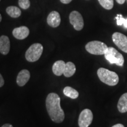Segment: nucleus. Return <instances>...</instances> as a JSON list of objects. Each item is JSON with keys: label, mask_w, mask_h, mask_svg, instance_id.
Returning a JSON list of instances; mask_svg holds the SVG:
<instances>
[{"label": "nucleus", "mask_w": 127, "mask_h": 127, "mask_svg": "<svg viewBox=\"0 0 127 127\" xmlns=\"http://www.w3.org/2000/svg\"><path fill=\"white\" fill-rule=\"evenodd\" d=\"M30 78V72L27 69H23L19 72L17 77V83L19 86L23 87L27 83Z\"/></svg>", "instance_id": "11"}, {"label": "nucleus", "mask_w": 127, "mask_h": 127, "mask_svg": "<svg viewBox=\"0 0 127 127\" xmlns=\"http://www.w3.org/2000/svg\"><path fill=\"white\" fill-rule=\"evenodd\" d=\"M105 59L111 64H115L120 66H123L124 64V58L123 55L113 47H108L104 54Z\"/></svg>", "instance_id": "3"}, {"label": "nucleus", "mask_w": 127, "mask_h": 127, "mask_svg": "<svg viewBox=\"0 0 127 127\" xmlns=\"http://www.w3.org/2000/svg\"><path fill=\"white\" fill-rule=\"evenodd\" d=\"M1 127H13L12 125H11L10 124H5L3 125Z\"/></svg>", "instance_id": "24"}, {"label": "nucleus", "mask_w": 127, "mask_h": 127, "mask_svg": "<svg viewBox=\"0 0 127 127\" xmlns=\"http://www.w3.org/2000/svg\"><path fill=\"white\" fill-rule=\"evenodd\" d=\"M6 12L12 18H18L21 14V9L15 6H9L6 9Z\"/></svg>", "instance_id": "17"}, {"label": "nucleus", "mask_w": 127, "mask_h": 127, "mask_svg": "<svg viewBox=\"0 0 127 127\" xmlns=\"http://www.w3.org/2000/svg\"><path fill=\"white\" fill-rule=\"evenodd\" d=\"M69 22L74 29L77 31H81L84 27V20L81 14L77 11L71 12L69 15Z\"/></svg>", "instance_id": "7"}, {"label": "nucleus", "mask_w": 127, "mask_h": 127, "mask_svg": "<svg viewBox=\"0 0 127 127\" xmlns=\"http://www.w3.org/2000/svg\"><path fill=\"white\" fill-rule=\"evenodd\" d=\"M72 1V0H60V1H61L62 3H63V4H69V3H70Z\"/></svg>", "instance_id": "21"}, {"label": "nucleus", "mask_w": 127, "mask_h": 127, "mask_svg": "<svg viewBox=\"0 0 127 127\" xmlns=\"http://www.w3.org/2000/svg\"><path fill=\"white\" fill-rule=\"evenodd\" d=\"M93 120V114L89 109H85L79 114L78 125L79 127H88Z\"/></svg>", "instance_id": "6"}, {"label": "nucleus", "mask_w": 127, "mask_h": 127, "mask_svg": "<svg viewBox=\"0 0 127 127\" xmlns=\"http://www.w3.org/2000/svg\"><path fill=\"white\" fill-rule=\"evenodd\" d=\"M10 50V41L7 36L2 35L0 37V52L3 55H7Z\"/></svg>", "instance_id": "12"}, {"label": "nucleus", "mask_w": 127, "mask_h": 127, "mask_svg": "<svg viewBox=\"0 0 127 127\" xmlns=\"http://www.w3.org/2000/svg\"><path fill=\"white\" fill-rule=\"evenodd\" d=\"M43 52V47L39 43H35L30 46L25 52V58L28 62L38 61Z\"/></svg>", "instance_id": "4"}, {"label": "nucleus", "mask_w": 127, "mask_h": 127, "mask_svg": "<svg viewBox=\"0 0 127 127\" xmlns=\"http://www.w3.org/2000/svg\"><path fill=\"white\" fill-rule=\"evenodd\" d=\"M97 75L101 81L109 86H115L119 82V77L117 74L106 68H99L97 71Z\"/></svg>", "instance_id": "2"}, {"label": "nucleus", "mask_w": 127, "mask_h": 127, "mask_svg": "<svg viewBox=\"0 0 127 127\" xmlns=\"http://www.w3.org/2000/svg\"><path fill=\"white\" fill-rule=\"evenodd\" d=\"M124 26L125 28H127V18L126 19V20H125V22L124 24Z\"/></svg>", "instance_id": "25"}, {"label": "nucleus", "mask_w": 127, "mask_h": 127, "mask_svg": "<svg viewBox=\"0 0 127 127\" xmlns=\"http://www.w3.org/2000/svg\"><path fill=\"white\" fill-rule=\"evenodd\" d=\"M65 64L66 63L62 60L55 62L52 66V71L54 74L57 76H61L64 74Z\"/></svg>", "instance_id": "13"}, {"label": "nucleus", "mask_w": 127, "mask_h": 127, "mask_svg": "<svg viewBox=\"0 0 127 127\" xmlns=\"http://www.w3.org/2000/svg\"><path fill=\"white\" fill-rule=\"evenodd\" d=\"M76 71V67L75 64L72 62L66 63L65 67L64 75L65 77H71L75 74Z\"/></svg>", "instance_id": "15"}, {"label": "nucleus", "mask_w": 127, "mask_h": 127, "mask_svg": "<svg viewBox=\"0 0 127 127\" xmlns=\"http://www.w3.org/2000/svg\"></svg>", "instance_id": "27"}, {"label": "nucleus", "mask_w": 127, "mask_h": 127, "mask_svg": "<svg viewBox=\"0 0 127 127\" xmlns=\"http://www.w3.org/2000/svg\"><path fill=\"white\" fill-rule=\"evenodd\" d=\"M98 2L104 8L110 10L114 7V0H98Z\"/></svg>", "instance_id": "18"}, {"label": "nucleus", "mask_w": 127, "mask_h": 127, "mask_svg": "<svg viewBox=\"0 0 127 127\" xmlns=\"http://www.w3.org/2000/svg\"><path fill=\"white\" fill-rule=\"evenodd\" d=\"M64 94L65 96L71 98V99H76L78 97L79 93L77 90L70 87H66L64 89Z\"/></svg>", "instance_id": "16"}, {"label": "nucleus", "mask_w": 127, "mask_h": 127, "mask_svg": "<svg viewBox=\"0 0 127 127\" xmlns=\"http://www.w3.org/2000/svg\"><path fill=\"white\" fill-rule=\"evenodd\" d=\"M118 111L121 113L127 112V93L124 94L119 99L117 105Z\"/></svg>", "instance_id": "14"}, {"label": "nucleus", "mask_w": 127, "mask_h": 127, "mask_svg": "<svg viewBox=\"0 0 127 127\" xmlns=\"http://www.w3.org/2000/svg\"><path fill=\"white\" fill-rule=\"evenodd\" d=\"M30 30L25 26L14 28L12 31V35L15 38L18 39H24L29 35Z\"/></svg>", "instance_id": "10"}, {"label": "nucleus", "mask_w": 127, "mask_h": 127, "mask_svg": "<svg viewBox=\"0 0 127 127\" xmlns=\"http://www.w3.org/2000/svg\"><path fill=\"white\" fill-rule=\"evenodd\" d=\"M125 1H126V0H116V1H117V2H118L119 4H124V2H125Z\"/></svg>", "instance_id": "22"}, {"label": "nucleus", "mask_w": 127, "mask_h": 127, "mask_svg": "<svg viewBox=\"0 0 127 127\" xmlns=\"http://www.w3.org/2000/svg\"><path fill=\"white\" fill-rule=\"evenodd\" d=\"M112 127H125L124 125L121 124H117L114 125V126H112Z\"/></svg>", "instance_id": "23"}, {"label": "nucleus", "mask_w": 127, "mask_h": 127, "mask_svg": "<svg viewBox=\"0 0 127 127\" xmlns=\"http://www.w3.org/2000/svg\"><path fill=\"white\" fill-rule=\"evenodd\" d=\"M61 98L56 93H50L46 99V108L52 121L61 123L65 118V114L60 105Z\"/></svg>", "instance_id": "1"}, {"label": "nucleus", "mask_w": 127, "mask_h": 127, "mask_svg": "<svg viewBox=\"0 0 127 127\" xmlns=\"http://www.w3.org/2000/svg\"><path fill=\"white\" fill-rule=\"evenodd\" d=\"M47 23L51 27H58L61 23V17L60 14L55 11L50 12L47 17Z\"/></svg>", "instance_id": "9"}, {"label": "nucleus", "mask_w": 127, "mask_h": 127, "mask_svg": "<svg viewBox=\"0 0 127 127\" xmlns=\"http://www.w3.org/2000/svg\"><path fill=\"white\" fill-rule=\"evenodd\" d=\"M112 39L114 43L121 50L127 53V36L120 32L114 33L112 34Z\"/></svg>", "instance_id": "8"}, {"label": "nucleus", "mask_w": 127, "mask_h": 127, "mask_svg": "<svg viewBox=\"0 0 127 127\" xmlns=\"http://www.w3.org/2000/svg\"><path fill=\"white\" fill-rule=\"evenodd\" d=\"M1 20H2V17H1V15L0 14V22L1 21Z\"/></svg>", "instance_id": "26"}, {"label": "nucleus", "mask_w": 127, "mask_h": 127, "mask_svg": "<svg viewBox=\"0 0 127 127\" xmlns=\"http://www.w3.org/2000/svg\"><path fill=\"white\" fill-rule=\"evenodd\" d=\"M0 1H1V0H0Z\"/></svg>", "instance_id": "28"}, {"label": "nucleus", "mask_w": 127, "mask_h": 127, "mask_svg": "<svg viewBox=\"0 0 127 127\" xmlns=\"http://www.w3.org/2000/svg\"><path fill=\"white\" fill-rule=\"evenodd\" d=\"M4 84V80L2 76L1 75V74H0V87H2Z\"/></svg>", "instance_id": "20"}, {"label": "nucleus", "mask_w": 127, "mask_h": 127, "mask_svg": "<svg viewBox=\"0 0 127 127\" xmlns=\"http://www.w3.org/2000/svg\"><path fill=\"white\" fill-rule=\"evenodd\" d=\"M85 49L89 53L93 55H104L108 49L107 45L99 41L89 42L85 45Z\"/></svg>", "instance_id": "5"}, {"label": "nucleus", "mask_w": 127, "mask_h": 127, "mask_svg": "<svg viewBox=\"0 0 127 127\" xmlns=\"http://www.w3.org/2000/svg\"><path fill=\"white\" fill-rule=\"evenodd\" d=\"M19 6L23 9H27L30 7V0H19Z\"/></svg>", "instance_id": "19"}]
</instances>
